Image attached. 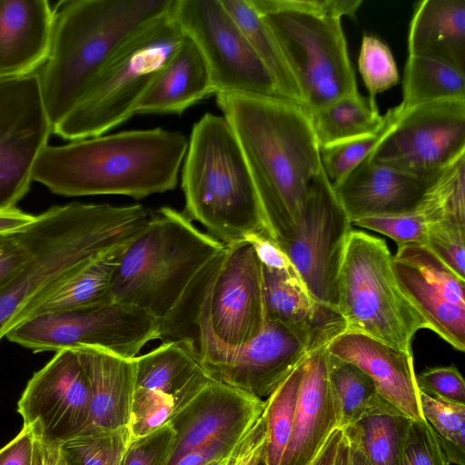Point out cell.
<instances>
[{
  "label": "cell",
  "instance_id": "6da1fadb",
  "mask_svg": "<svg viewBox=\"0 0 465 465\" xmlns=\"http://www.w3.org/2000/svg\"><path fill=\"white\" fill-rule=\"evenodd\" d=\"M225 248L183 213L161 207L124 248L112 277V299L150 315L163 341L195 343L198 306Z\"/></svg>",
  "mask_w": 465,
  "mask_h": 465
},
{
  "label": "cell",
  "instance_id": "7a4b0ae2",
  "mask_svg": "<svg viewBox=\"0 0 465 465\" xmlns=\"http://www.w3.org/2000/svg\"><path fill=\"white\" fill-rule=\"evenodd\" d=\"M215 95L242 148L269 232L276 242H285L322 168L311 115L285 99Z\"/></svg>",
  "mask_w": 465,
  "mask_h": 465
},
{
  "label": "cell",
  "instance_id": "3957f363",
  "mask_svg": "<svg viewBox=\"0 0 465 465\" xmlns=\"http://www.w3.org/2000/svg\"><path fill=\"white\" fill-rule=\"evenodd\" d=\"M151 214L139 203H71L54 206L21 230L28 257L0 286V340L64 279L128 244Z\"/></svg>",
  "mask_w": 465,
  "mask_h": 465
},
{
  "label": "cell",
  "instance_id": "277c9868",
  "mask_svg": "<svg viewBox=\"0 0 465 465\" xmlns=\"http://www.w3.org/2000/svg\"><path fill=\"white\" fill-rule=\"evenodd\" d=\"M186 136L160 127L46 145L32 180L64 196L116 194L143 199L173 190Z\"/></svg>",
  "mask_w": 465,
  "mask_h": 465
},
{
  "label": "cell",
  "instance_id": "5b68a950",
  "mask_svg": "<svg viewBox=\"0 0 465 465\" xmlns=\"http://www.w3.org/2000/svg\"><path fill=\"white\" fill-rule=\"evenodd\" d=\"M175 0H70L54 8L46 61L38 73L54 127L80 101L119 48L170 14Z\"/></svg>",
  "mask_w": 465,
  "mask_h": 465
},
{
  "label": "cell",
  "instance_id": "8992f818",
  "mask_svg": "<svg viewBox=\"0 0 465 465\" xmlns=\"http://www.w3.org/2000/svg\"><path fill=\"white\" fill-rule=\"evenodd\" d=\"M181 185L183 214L223 244L269 232L242 148L223 115L205 113L193 124Z\"/></svg>",
  "mask_w": 465,
  "mask_h": 465
},
{
  "label": "cell",
  "instance_id": "52a82bcc",
  "mask_svg": "<svg viewBox=\"0 0 465 465\" xmlns=\"http://www.w3.org/2000/svg\"><path fill=\"white\" fill-rule=\"evenodd\" d=\"M184 35L173 10L135 34L101 69L52 133L75 141L103 135L127 121Z\"/></svg>",
  "mask_w": 465,
  "mask_h": 465
},
{
  "label": "cell",
  "instance_id": "ba28073f",
  "mask_svg": "<svg viewBox=\"0 0 465 465\" xmlns=\"http://www.w3.org/2000/svg\"><path fill=\"white\" fill-rule=\"evenodd\" d=\"M337 310L346 332L406 351H411L417 331L427 329L397 283L386 242L361 231L350 234L339 275Z\"/></svg>",
  "mask_w": 465,
  "mask_h": 465
},
{
  "label": "cell",
  "instance_id": "9c48e42d",
  "mask_svg": "<svg viewBox=\"0 0 465 465\" xmlns=\"http://www.w3.org/2000/svg\"><path fill=\"white\" fill-rule=\"evenodd\" d=\"M275 36L309 114L358 94L340 18L277 7L250 0Z\"/></svg>",
  "mask_w": 465,
  "mask_h": 465
},
{
  "label": "cell",
  "instance_id": "30bf717a",
  "mask_svg": "<svg viewBox=\"0 0 465 465\" xmlns=\"http://www.w3.org/2000/svg\"><path fill=\"white\" fill-rule=\"evenodd\" d=\"M262 267L252 244L225 251L203 290L194 322L198 354L236 350L263 329Z\"/></svg>",
  "mask_w": 465,
  "mask_h": 465
},
{
  "label": "cell",
  "instance_id": "8fae6325",
  "mask_svg": "<svg viewBox=\"0 0 465 465\" xmlns=\"http://www.w3.org/2000/svg\"><path fill=\"white\" fill-rule=\"evenodd\" d=\"M5 337L35 352L95 347L127 359L161 339L158 323L150 315L114 300L27 318Z\"/></svg>",
  "mask_w": 465,
  "mask_h": 465
},
{
  "label": "cell",
  "instance_id": "7c38bea8",
  "mask_svg": "<svg viewBox=\"0 0 465 465\" xmlns=\"http://www.w3.org/2000/svg\"><path fill=\"white\" fill-rule=\"evenodd\" d=\"M173 15L200 49L213 94L287 100L221 0H175Z\"/></svg>",
  "mask_w": 465,
  "mask_h": 465
},
{
  "label": "cell",
  "instance_id": "4fadbf2b",
  "mask_svg": "<svg viewBox=\"0 0 465 465\" xmlns=\"http://www.w3.org/2000/svg\"><path fill=\"white\" fill-rule=\"evenodd\" d=\"M351 228V223L322 168L312 183L294 234L277 242L310 294L334 309Z\"/></svg>",
  "mask_w": 465,
  "mask_h": 465
},
{
  "label": "cell",
  "instance_id": "5bb4252c",
  "mask_svg": "<svg viewBox=\"0 0 465 465\" xmlns=\"http://www.w3.org/2000/svg\"><path fill=\"white\" fill-rule=\"evenodd\" d=\"M462 154L465 99H447L402 112L368 158L409 175L430 180Z\"/></svg>",
  "mask_w": 465,
  "mask_h": 465
},
{
  "label": "cell",
  "instance_id": "9a60e30c",
  "mask_svg": "<svg viewBox=\"0 0 465 465\" xmlns=\"http://www.w3.org/2000/svg\"><path fill=\"white\" fill-rule=\"evenodd\" d=\"M52 131L38 73L0 80V211L15 207L28 192Z\"/></svg>",
  "mask_w": 465,
  "mask_h": 465
},
{
  "label": "cell",
  "instance_id": "2e32d148",
  "mask_svg": "<svg viewBox=\"0 0 465 465\" xmlns=\"http://www.w3.org/2000/svg\"><path fill=\"white\" fill-rule=\"evenodd\" d=\"M17 411L34 438L61 446L90 426L88 381L74 349L56 351L28 381Z\"/></svg>",
  "mask_w": 465,
  "mask_h": 465
},
{
  "label": "cell",
  "instance_id": "e0dca14e",
  "mask_svg": "<svg viewBox=\"0 0 465 465\" xmlns=\"http://www.w3.org/2000/svg\"><path fill=\"white\" fill-rule=\"evenodd\" d=\"M392 267L401 292L425 320L427 329L463 352L465 279L419 243L398 246Z\"/></svg>",
  "mask_w": 465,
  "mask_h": 465
},
{
  "label": "cell",
  "instance_id": "ac0fdd59",
  "mask_svg": "<svg viewBox=\"0 0 465 465\" xmlns=\"http://www.w3.org/2000/svg\"><path fill=\"white\" fill-rule=\"evenodd\" d=\"M308 341L276 320L245 345L200 355L208 377L260 399L272 391L308 357Z\"/></svg>",
  "mask_w": 465,
  "mask_h": 465
},
{
  "label": "cell",
  "instance_id": "d6986e66",
  "mask_svg": "<svg viewBox=\"0 0 465 465\" xmlns=\"http://www.w3.org/2000/svg\"><path fill=\"white\" fill-rule=\"evenodd\" d=\"M264 407V400L211 380L169 420L175 430L169 465L213 441L242 437Z\"/></svg>",
  "mask_w": 465,
  "mask_h": 465
},
{
  "label": "cell",
  "instance_id": "ffe728a7",
  "mask_svg": "<svg viewBox=\"0 0 465 465\" xmlns=\"http://www.w3.org/2000/svg\"><path fill=\"white\" fill-rule=\"evenodd\" d=\"M338 429L329 352L323 346L312 351L302 363L293 426L280 465H312Z\"/></svg>",
  "mask_w": 465,
  "mask_h": 465
},
{
  "label": "cell",
  "instance_id": "44dd1931",
  "mask_svg": "<svg viewBox=\"0 0 465 465\" xmlns=\"http://www.w3.org/2000/svg\"><path fill=\"white\" fill-rule=\"evenodd\" d=\"M328 352L364 371L380 394L411 420H424L412 352L363 334L344 332L327 345Z\"/></svg>",
  "mask_w": 465,
  "mask_h": 465
},
{
  "label": "cell",
  "instance_id": "7402d4cb",
  "mask_svg": "<svg viewBox=\"0 0 465 465\" xmlns=\"http://www.w3.org/2000/svg\"><path fill=\"white\" fill-rule=\"evenodd\" d=\"M432 179L417 178L367 158L332 188L352 225L364 218L413 212Z\"/></svg>",
  "mask_w": 465,
  "mask_h": 465
},
{
  "label": "cell",
  "instance_id": "603a6c76",
  "mask_svg": "<svg viewBox=\"0 0 465 465\" xmlns=\"http://www.w3.org/2000/svg\"><path fill=\"white\" fill-rule=\"evenodd\" d=\"M262 267L266 320L283 323L303 337L312 351L346 332L338 310L316 301L299 277Z\"/></svg>",
  "mask_w": 465,
  "mask_h": 465
},
{
  "label": "cell",
  "instance_id": "cb8c5ba5",
  "mask_svg": "<svg viewBox=\"0 0 465 465\" xmlns=\"http://www.w3.org/2000/svg\"><path fill=\"white\" fill-rule=\"evenodd\" d=\"M54 15L46 0H0V80L35 73L45 64Z\"/></svg>",
  "mask_w": 465,
  "mask_h": 465
},
{
  "label": "cell",
  "instance_id": "d4e9b609",
  "mask_svg": "<svg viewBox=\"0 0 465 465\" xmlns=\"http://www.w3.org/2000/svg\"><path fill=\"white\" fill-rule=\"evenodd\" d=\"M74 350L90 391L91 421L87 430L129 427L134 391V358H124L95 347Z\"/></svg>",
  "mask_w": 465,
  "mask_h": 465
},
{
  "label": "cell",
  "instance_id": "484cf974",
  "mask_svg": "<svg viewBox=\"0 0 465 465\" xmlns=\"http://www.w3.org/2000/svg\"><path fill=\"white\" fill-rule=\"evenodd\" d=\"M212 94L210 74L196 44L186 35L158 71L135 107V114H181Z\"/></svg>",
  "mask_w": 465,
  "mask_h": 465
},
{
  "label": "cell",
  "instance_id": "4316f807",
  "mask_svg": "<svg viewBox=\"0 0 465 465\" xmlns=\"http://www.w3.org/2000/svg\"><path fill=\"white\" fill-rule=\"evenodd\" d=\"M134 361V389L172 396L176 401V411L211 381L195 343L190 340L163 341Z\"/></svg>",
  "mask_w": 465,
  "mask_h": 465
},
{
  "label": "cell",
  "instance_id": "83f0119b",
  "mask_svg": "<svg viewBox=\"0 0 465 465\" xmlns=\"http://www.w3.org/2000/svg\"><path fill=\"white\" fill-rule=\"evenodd\" d=\"M409 55L437 59L465 73V0H423L410 25Z\"/></svg>",
  "mask_w": 465,
  "mask_h": 465
},
{
  "label": "cell",
  "instance_id": "f1b7e54d",
  "mask_svg": "<svg viewBox=\"0 0 465 465\" xmlns=\"http://www.w3.org/2000/svg\"><path fill=\"white\" fill-rule=\"evenodd\" d=\"M125 246L106 252L64 279L35 302L25 313L23 321L33 316L92 306L113 300L112 277Z\"/></svg>",
  "mask_w": 465,
  "mask_h": 465
},
{
  "label": "cell",
  "instance_id": "f546056e",
  "mask_svg": "<svg viewBox=\"0 0 465 465\" xmlns=\"http://www.w3.org/2000/svg\"><path fill=\"white\" fill-rule=\"evenodd\" d=\"M329 378L341 430L370 416L400 412L382 398L364 371L330 353Z\"/></svg>",
  "mask_w": 465,
  "mask_h": 465
},
{
  "label": "cell",
  "instance_id": "4dcf8cb0",
  "mask_svg": "<svg viewBox=\"0 0 465 465\" xmlns=\"http://www.w3.org/2000/svg\"><path fill=\"white\" fill-rule=\"evenodd\" d=\"M289 101L304 106L301 91L275 36L250 0H221ZM306 109V108H305Z\"/></svg>",
  "mask_w": 465,
  "mask_h": 465
},
{
  "label": "cell",
  "instance_id": "1f68e13d",
  "mask_svg": "<svg viewBox=\"0 0 465 465\" xmlns=\"http://www.w3.org/2000/svg\"><path fill=\"white\" fill-rule=\"evenodd\" d=\"M402 89V112L436 101L465 99V73L437 59L409 55Z\"/></svg>",
  "mask_w": 465,
  "mask_h": 465
},
{
  "label": "cell",
  "instance_id": "d6a6232c",
  "mask_svg": "<svg viewBox=\"0 0 465 465\" xmlns=\"http://www.w3.org/2000/svg\"><path fill=\"white\" fill-rule=\"evenodd\" d=\"M320 147L377 133L384 124L378 106L359 93L310 114Z\"/></svg>",
  "mask_w": 465,
  "mask_h": 465
},
{
  "label": "cell",
  "instance_id": "836d02e7",
  "mask_svg": "<svg viewBox=\"0 0 465 465\" xmlns=\"http://www.w3.org/2000/svg\"><path fill=\"white\" fill-rule=\"evenodd\" d=\"M411 420L402 413L364 418L341 429L371 465H401L405 438Z\"/></svg>",
  "mask_w": 465,
  "mask_h": 465
},
{
  "label": "cell",
  "instance_id": "e575fe53",
  "mask_svg": "<svg viewBox=\"0 0 465 465\" xmlns=\"http://www.w3.org/2000/svg\"><path fill=\"white\" fill-rule=\"evenodd\" d=\"M302 363L264 400L267 424V439L263 453L265 465H280L288 445L293 426Z\"/></svg>",
  "mask_w": 465,
  "mask_h": 465
},
{
  "label": "cell",
  "instance_id": "d590c367",
  "mask_svg": "<svg viewBox=\"0 0 465 465\" xmlns=\"http://www.w3.org/2000/svg\"><path fill=\"white\" fill-rule=\"evenodd\" d=\"M132 440L129 427L89 429L61 445L68 465H123Z\"/></svg>",
  "mask_w": 465,
  "mask_h": 465
},
{
  "label": "cell",
  "instance_id": "8d00e7d4",
  "mask_svg": "<svg viewBox=\"0 0 465 465\" xmlns=\"http://www.w3.org/2000/svg\"><path fill=\"white\" fill-rule=\"evenodd\" d=\"M401 113L400 104L389 109L384 114L383 125L375 134L320 147L322 166L331 184L342 180L369 157L396 124Z\"/></svg>",
  "mask_w": 465,
  "mask_h": 465
},
{
  "label": "cell",
  "instance_id": "74e56055",
  "mask_svg": "<svg viewBox=\"0 0 465 465\" xmlns=\"http://www.w3.org/2000/svg\"><path fill=\"white\" fill-rule=\"evenodd\" d=\"M424 420L437 435L450 464L465 465V404L433 398L420 391Z\"/></svg>",
  "mask_w": 465,
  "mask_h": 465
},
{
  "label": "cell",
  "instance_id": "f35d334b",
  "mask_svg": "<svg viewBox=\"0 0 465 465\" xmlns=\"http://www.w3.org/2000/svg\"><path fill=\"white\" fill-rule=\"evenodd\" d=\"M359 71L369 92V101L373 106L376 95L399 82V73L389 46L378 37L364 35L359 54Z\"/></svg>",
  "mask_w": 465,
  "mask_h": 465
},
{
  "label": "cell",
  "instance_id": "ab89813d",
  "mask_svg": "<svg viewBox=\"0 0 465 465\" xmlns=\"http://www.w3.org/2000/svg\"><path fill=\"white\" fill-rule=\"evenodd\" d=\"M176 410V401L172 396L134 389L129 421L132 439L148 434L169 422Z\"/></svg>",
  "mask_w": 465,
  "mask_h": 465
},
{
  "label": "cell",
  "instance_id": "60d3db41",
  "mask_svg": "<svg viewBox=\"0 0 465 465\" xmlns=\"http://www.w3.org/2000/svg\"><path fill=\"white\" fill-rule=\"evenodd\" d=\"M175 440V430L167 422L142 437L132 439L123 465H169Z\"/></svg>",
  "mask_w": 465,
  "mask_h": 465
},
{
  "label": "cell",
  "instance_id": "b9f144b4",
  "mask_svg": "<svg viewBox=\"0 0 465 465\" xmlns=\"http://www.w3.org/2000/svg\"><path fill=\"white\" fill-rule=\"evenodd\" d=\"M401 465H450L437 435L425 420L411 421Z\"/></svg>",
  "mask_w": 465,
  "mask_h": 465
},
{
  "label": "cell",
  "instance_id": "7bdbcfd3",
  "mask_svg": "<svg viewBox=\"0 0 465 465\" xmlns=\"http://www.w3.org/2000/svg\"><path fill=\"white\" fill-rule=\"evenodd\" d=\"M392 239L398 246L407 243L425 245L427 224L415 211L393 216L369 217L352 223Z\"/></svg>",
  "mask_w": 465,
  "mask_h": 465
},
{
  "label": "cell",
  "instance_id": "ee69618b",
  "mask_svg": "<svg viewBox=\"0 0 465 465\" xmlns=\"http://www.w3.org/2000/svg\"><path fill=\"white\" fill-rule=\"evenodd\" d=\"M420 391L440 400L465 404V382L458 368L451 364L427 369L416 375Z\"/></svg>",
  "mask_w": 465,
  "mask_h": 465
},
{
  "label": "cell",
  "instance_id": "f6af8a7d",
  "mask_svg": "<svg viewBox=\"0 0 465 465\" xmlns=\"http://www.w3.org/2000/svg\"><path fill=\"white\" fill-rule=\"evenodd\" d=\"M266 439L267 424L263 411L223 465H257L263 457Z\"/></svg>",
  "mask_w": 465,
  "mask_h": 465
},
{
  "label": "cell",
  "instance_id": "bcb514c9",
  "mask_svg": "<svg viewBox=\"0 0 465 465\" xmlns=\"http://www.w3.org/2000/svg\"><path fill=\"white\" fill-rule=\"evenodd\" d=\"M277 7L291 9L321 16L341 18L354 16L361 0H271Z\"/></svg>",
  "mask_w": 465,
  "mask_h": 465
},
{
  "label": "cell",
  "instance_id": "7dc6e473",
  "mask_svg": "<svg viewBox=\"0 0 465 465\" xmlns=\"http://www.w3.org/2000/svg\"><path fill=\"white\" fill-rule=\"evenodd\" d=\"M245 241L252 244L262 266L300 278L295 267L269 232L252 234Z\"/></svg>",
  "mask_w": 465,
  "mask_h": 465
},
{
  "label": "cell",
  "instance_id": "c3c4849f",
  "mask_svg": "<svg viewBox=\"0 0 465 465\" xmlns=\"http://www.w3.org/2000/svg\"><path fill=\"white\" fill-rule=\"evenodd\" d=\"M28 248L21 233H0V286L7 282L25 263Z\"/></svg>",
  "mask_w": 465,
  "mask_h": 465
},
{
  "label": "cell",
  "instance_id": "681fc988",
  "mask_svg": "<svg viewBox=\"0 0 465 465\" xmlns=\"http://www.w3.org/2000/svg\"><path fill=\"white\" fill-rule=\"evenodd\" d=\"M242 437L213 441L184 453L170 465H209L213 461L221 460L231 453Z\"/></svg>",
  "mask_w": 465,
  "mask_h": 465
},
{
  "label": "cell",
  "instance_id": "f907efd6",
  "mask_svg": "<svg viewBox=\"0 0 465 465\" xmlns=\"http://www.w3.org/2000/svg\"><path fill=\"white\" fill-rule=\"evenodd\" d=\"M33 434L23 426L19 433L0 449V465H31Z\"/></svg>",
  "mask_w": 465,
  "mask_h": 465
},
{
  "label": "cell",
  "instance_id": "816d5d0a",
  "mask_svg": "<svg viewBox=\"0 0 465 465\" xmlns=\"http://www.w3.org/2000/svg\"><path fill=\"white\" fill-rule=\"evenodd\" d=\"M31 465H68V463L61 446L45 443L34 438Z\"/></svg>",
  "mask_w": 465,
  "mask_h": 465
},
{
  "label": "cell",
  "instance_id": "f5cc1de1",
  "mask_svg": "<svg viewBox=\"0 0 465 465\" xmlns=\"http://www.w3.org/2000/svg\"><path fill=\"white\" fill-rule=\"evenodd\" d=\"M35 215L14 207L0 211V233L15 232L30 224Z\"/></svg>",
  "mask_w": 465,
  "mask_h": 465
},
{
  "label": "cell",
  "instance_id": "db71d44e",
  "mask_svg": "<svg viewBox=\"0 0 465 465\" xmlns=\"http://www.w3.org/2000/svg\"><path fill=\"white\" fill-rule=\"evenodd\" d=\"M341 436L342 431L341 429L335 430L314 465H332Z\"/></svg>",
  "mask_w": 465,
  "mask_h": 465
},
{
  "label": "cell",
  "instance_id": "11a10c76",
  "mask_svg": "<svg viewBox=\"0 0 465 465\" xmlns=\"http://www.w3.org/2000/svg\"><path fill=\"white\" fill-rule=\"evenodd\" d=\"M346 440L350 450V465H371L360 447L355 442L348 440L347 438Z\"/></svg>",
  "mask_w": 465,
  "mask_h": 465
},
{
  "label": "cell",
  "instance_id": "9f6ffc18",
  "mask_svg": "<svg viewBox=\"0 0 465 465\" xmlns=\"http://www.w3.org/2000/svg\"><path fill=\"white\" fill-rule=\"evenodd\" d=\"M332 465H350L349 445L343 433L339 442Z\"/></svg>",
  "mask_w": 465,
  "mask_h": 465
},
{
  "label": "cell",
  "instance_id": "6f0895ef",
  "mask_svg": "<svg viewBox=\"0 0 465 465\" xmlns=\"http://www.w3.org/2000/svg\"><path fill=\"white\" fill-rule=\"evenodd\" d=\"M226 458H227V457H226ZM226 458H225V459H223V460H218V461H213V462L210 463L209 465H223V462H224V460H226Z\"/></svg>",
  "mask_w": 465,
  "mask_h": 465
},
{
  "label": "cell",
  "instance_id": "680465c9",
  "mask_svg": "<svg viewBox=\"0 0 465 465\" xmlns=\"http://www.w3.org/2000/svg\"><path fill=\"white\" fill-rule=\"evenodd\" d=\"M318 458H319V457H318ZM316 460H315V461H316ZM314 463H315V462H314ZM314 463H313L312 465H314ZM257 465H265V462H264V460H263V457H262V459L259 461V463H258Z\"/></svg>",
  "mask_w": 465,
  "mask_h": 465
}]
</instances>
